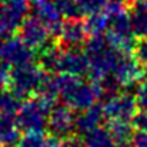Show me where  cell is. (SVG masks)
I'll use <instances>...</instances> for the list:
<instances>
[{"instance_id":"cell-1","label":"cell","mask_w":147,"mask_h":147,"mask_svg":"<svg viewBox=\"0 0 147 147\" xmlns=\"http://www.w3.org/2000/svg\"><path fill=\"white\" fill-rule=\"evenodd\" d=\"M84 52L90 59L88 77L91 82H101L104 78L113 75L115 65L124 53L114 48L105 35H97L87 39Z\"/></svg>"},{"instance_id":"cell-2","label":"cell","mask_w":147,"mask_h":147,"mask_svg":"<svg viewBox=\"0 0 147 147\" xmlns=\"http://www.w3.org/2000/svg\"><path fill=\"white\" fill-rule=\"evenodd\" d=\"M102 98L101 88L95 82H85L81 78L61 74V100L72 110L82 111Z\"/></svg>"},{"instance_id":"cell-3","label":"cell","mask_w":147,"mask_h":147,"mask_svg":"<svg viewBox=\"0 0 147 147\" xmlns=\"http://www.w3.org/2000/svg\"><path fill=\"white\" fill-rule=\"evenodd\" d=\"M53 107L39 97L25 100L16 114V124L25 134H43L48 127L49 113Z\"/></svg>"},{"instance_id":"cell-4","label":"cell","mask_w":147,"mask_h":147,"mask_svg":"<svg viewBox=\"0 0 147 147\" xmlns=\"http://www.w3.org/2000/svg\"><path fill=\"white\" fill-rule=\"evenodd\" d=\"M45 75H46L45 71L33 62L15 66L12 69V75H10L12 91L20 100H28L32 92L38 91Z\"/></svg>"},{"instance_id":"cell-5","label":"cell","mask_w":147,"mask_h":147,"mask_svg":"<svg viewBox=\"0 0 147 147\" xmlns=\"http://www.w3.org/2000/svg\"><path fill=\"white\" fill-rule=\"evenodd\" d=\"M110 43L124 53H130L136 45V36L131 29V22L127 10L110 15V26L105 33Z\"/></svg>"},{"instance_id":"cell-6","label":"cell","mask_w":147,"mask_h":147,"mask_svg":"<svg viewBox=\"0 0 147 147\" xmlns=\"http://www.w3.org/2000/svg\"><path fill=\"white\" fill-rule=\"evenodd\" d=\"M0 38H12L28 18L30 0H0Z\"/></svg>"},{"instance_id":"cell-7","label":"cell","mask_w":147,"mask_h":147,"mask_svg":"<svg viewBox=\"0 0 147 147\" xmlns=\"http://www.w3.org/2000/svg\"><path fill=\"white\" fill-rule=\"evenodd\" d=\"M75 120L77 115L74 114V110L71 107L63 102L56 104L49 113L46 131L51 134L52 138H69L75 133Z\"/></svg>"},{"instance_id":"cell-8","label":"cell","mask_w":147,"mask_h":147,"mask_svg":"<svg viewBox=\"0 0 147 147\" xmlns=\"http://www.w3.org/2000/svg\"><path fill=\"white\" fill-rule=\"evenodd\" d=\"M137 101L136 95L130 91L118 92L111 97L104 98L102 101V110L105 114V118L111 120H124L131 121L133 115L137 113Z\"/></svg>"},{"instance_id":"cell-9","label":"cell","mask_w":147,"mask_h":147,"mask_svg":"<svg viewBox=\"0 0 147 147\" xmlns=\"http://www.w3.org/2000/svg\"><path fill=\"white\" fill-rule=\"evenodd\" d=\"M35 56V49L28 46L20 38H7L0 42V61L13 68L33 62Z\"/></svg>"},{"instance_id":"cell-10","label":"cell","mask_w":147,"mask_h":147,"mask_svg":"<svg viewBox=\"0 0 147 147\" xmlns=\"http://www.w3.org/2000/svg\"><path fill=\"white\" fill-rule=\"evenodd\" d=\"M113 77L123 88H131L144 78V66L134 58V55L123 53L115 65Z\"/></svg>"},{"instance_id":"cell-11","label":"cell","mask_w":147,"mask_h":147,"mask_svg":"<svg viewBox=\"0 0 147 147\" xmlns=\"http://www.w3.org/2000/svg\"><path fill=\"white\" fill-rule=\"evenodd\" d=\"M30 6L35 16L49 29L52 38H58L63 25L62 15L59 13L55 0H30Z\"/></svg>"},{"instance_id":"cell-12","label":"cell","mask_w":147,"mask_h":147,"mask_svg":"<svg viewBox=\"0 0 147 147\" xmlns=\"http://www.w3.org/2000/svg\"><path fill=\"white\" fill-rule=\"evenodd\" d=\"M19 33H20V39L28 46H30L32 49H38V51L42 49L45 45H48L49 38H51L49 29L36 16L26 18L25 22L19 28Z\"/></svg>"},{"instance_id":"cell-13","label":"cell","mask_w":147,"mask_h":147,"mask_svg":"<svg viewBox=\"0 0 147 147\" xmlns=\"http://www.w3.org/2000/svg\"><path fill=\"white\" fill-rule=\"evenodd\" d=\"M87 38L88 32L85 29L84 20L66 19L58 36V45L62 49H78L81 45H85Z\"/></svg>"},{"instance_id":"cell-14","label":"cell","mask_w":147,"mask_h":147,"mask_svg":"<svg viewBox=\"0 0 147 147\" xmlns=\"http://www.w3.org/2000/svg\"><path fill=\"white\" fill-rule=\"evenodd\" d=\"M61 74L71 77H85L90 72V59L85 52L78 49H63L61 59Z\"/></svg>"},{"instance_id":"cell-15","label":"cell","mask_w":147,"mask_h":147,"mask_svg":"<svg viewBox=\"0 0 147 147\" xmlns=\"http://www.w3.org/2000/svg\"><path fill=\"white\" fill-rule=\"evenodd\" d=\"M105 114L102 110V105H92L87 110H82L77 114V120H75V133L80 134H88L90 131L98 128L101 125V123L104 121Z\"/></svg>"},{"instance_id":"cell-16","label":"cell","mask_w":147,"mask_h":147,"mask_svg":"<svg viewBox=\"0 0 147 147\" xmlns=\"http://www.w3.org/2000/svg\"><path fill=\"white\" fill-rule=\"evenodd\" d=\"M62 52H63V49L59 45L49 42L42 49H39V53H38L39 66L45 72H48V74H56V72H59L61 71Z\"/></svg>"},{"instance_id":"cell-17","label":"cell","mask_w":147,"mask_h":147,"mask_svg":"<svg viewBox=\"0 0 147 147\" xmlns=\"http://www.w3.org/2000/svg\"><path fill=\"white\" fill-rule=\"evenodd\" d=\"M20 128L12 115L0 113V146L2 147H16L20 141Z\"/></svg>"},{"instance_id":"cell-18","label":"cell","mask_w":147,"mask_h":147,"mask_svg":"<svg viewBox=\"0 0 147 147\" xmlns=\"http://www.w3.org/2000/svg\"><path fill=\"white\" fill-rule=\"evenodd\" d=\"M36 97L55 107L58 97H61V75L56 74H46L40 87L36 91Z\"/></svg>"},{"instance_id":"cell-19","label":"cell","mask_w":147,"mask_h":147,"mask_svg":"<svg viewBox=\"0 0 147 147\" xmlns=\"http://www.w3.org/2000/svg\"><path fill=\"white\" fill-rule=\"evenodd\" d=\"M128 16L136 38H147V2L130 5Z\"/></svg>"},{"instance_id":"cell-20","label":"cell","mask_w":147,"mask_h":147,"mask_svg":"<svg viewBox=\"0 0 147 147\" xmlns=\"http://www.w3.org/2000/svg\"><path fill=\"white\" fill-rule=\"evenodd\" d=\"M107 128L118 147H130L133 136H134V127L131 125V121L111 120L108 121Z\"/></svg>"},{"instance_id":"cell-21","label":"cell","mask_w":147,"mask_h":147,"mask_svg":"<svg viewBox=\"0 0 147 147\" xmlns=\"http://www.w3.org/2000/svg\"><path fill=\"white\" fill-rule=\"evenodd\" d=\"M84 23H85V29L88 35L91 36L104 35L110 26V15L107 10L91 13V15H87V19L84 20Z\"/></svg>"},{"instance_id":"cell-22","label":"cell","mask_w":147,"mask_h":147,"mask_svg":"<svg viewBox=\"0 0 147 147\" xmlns=\"http://www.w3.org/2000/svg\"><path fill=\"white\" fill-rule=\"evenodd\" d=\"M84 147H118L113 140L108 128L98 127L84 137Z\"/></svg>"},{"instance_id":"cell-23","label":"cell","mask_w":147,"mask_h":147,"mask_svg":"<svg viewBox=\"0 0 147 147\" xmlns=\"http://www.w3.org/2000/svg\"><path fill=\"white\" fill-rule=\"evenodd\" d=\"M55 5L65 19H80L82 15L77 0H55Z\"/></svg>"},{"instance_id":"cell-24","label":"cell","mask_w":147,"mask_h":147,"mask_svg":"<svg viewBox=\"0 0 147 147\" xmlns=\"http://www.w3.org/2000/svg\"><path fill=\"white\" fill-rule=\"evenodd\" d=\"M77 3H78L82 15H91V13L105 10L107 0H77Z\"/></svg>"},{"instance_id":"cell-25","label":"cell","mask_w":147,"mask_h":147,"mask_svg":"<svg viewBox=\"0 0 147 147\" xmlns=\"http://www.w3.org/2000/svg\"><path fill=\"white\" fill-rule=\"evenodd\" d=\"M45 147H84V140L80 138L78 136H72L65 140H58V138H49L46 140Z\"/></svg>"},{"instance_id":"cell-26","label":"cell","mask_w":147,"mask_h":147,"mask_svg":"<svg viewBox=\"0 0 147 147\" xmlns=\"http://www.w3.org/2000/svg\"><path fill=\"white\" fill-rule=\"evenodd\" d=\"M46 146V140L43 137V134H25L19 144L16 147H45Z\"/></svg>"},{"instance_id":"cell-27","label":"cell","mask_w":147,"mask_h":147,"mask_svg":"<svg viewBox=\"0 0 147 147\" xmlns=\"http://www.w3.org/2000/svg\"><path fill=\"white\" fill-rule=\"evenodd\" d=\"M133 52H134V58H136L144 68H147V38H140V39H137Z\"/></svg>"},{"instance_id":"cell-28","label":"cell","mask_w":147,"mask_h":147,"mask_svg":"<svg viewBox=\"0 0 147 147\" xmlns=\"http://www.w3.org/2000/svg\"><path fill=\"white\" fill-rule=\"evenodd\" d=\"M134 95H136V101H137L138 110L147 111V80H144L143 82H140L136 87Z\"/></svg>"},{"instance_id":"cell-29","label":"cell","mask_w":147,"mask_h":147,"mask_svg":"<svg viewBox=\"0 0 147 147\" xmlns=\"http://www.w3.org/2000/svg\"><path fill=\"white\" fill-rule=\"evenodd\" d=\"M131 125L137 131H146L147 133V111H137L131 118Z\"/></svg>"},{"instance_id":"cell-30","label":"cell","mask_w":147,"mask_h":147,"mask_svg":"<svg viewBox=\"0 0 147 147\" xmlns=\"http://www.w3.org/2000/svg\"><path fill=\"white\" fill-rule=\"evenodd\" d=\"M130 147H147V133L146 131H136L133 136Z\"/></svg>"},{"instance_id":"cell-31","label":"cell","mask_w":147,"mask_h":147,"mask_svg":"<svg viewBox=\"0 0 147 147\" xmlns=\"http://www.w3.org/2000/svg\"><path fill=\"white\" fill-rule=\"evenodd\" d=\"M128 5H134V3H140V2H147V0H125Z\"/></svg>"},{"instance_id":"cell-32","label":"cell","mask_w":147,"mask_h":147,"mask_svg":"<svg viewBox=\"0 0 147 147\" xmlns=\"http://www.w3.org/2000/svg\"><path fill=\"white\" fill-rule=\"evenodd\" d=\"M0 12H2V2H0Z\"/></svg>"},{"instance_id":"cell-33","label":"cell","mask_w":147,"mask_h":147,"mask_svg":"<svg viewBox=\"0 0 147 147\" xmlns=\"http://www.w3.org/2000/svg\"><path fill=\"white\" fill-rule=\"evenodd\" d=\"M0 147H2V146H0Z\"/></svg>"}]
</instances>
